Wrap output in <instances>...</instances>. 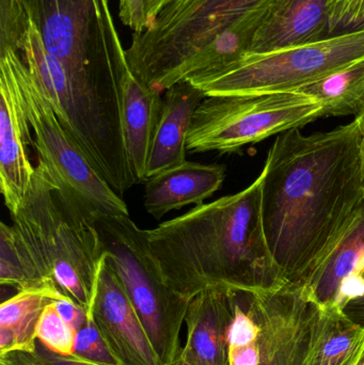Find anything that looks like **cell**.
<instances>
[{"label":"cell","mask_w":364,"mask_h":365,"mask_svg":"<svg viewBox=\"0 0 364 365\" xmlns=\"http://www.w3.org/2000/svg\"><path fill=\"white\" fill-rule=\"evenodd\" d=\"M0 47L19 56L95 168L125 160L128 63L109 0H0Z\"/></svg>","instance_id":"1"},{"label":"cell","mask_w":364,"mask_h":365,"mask_svg":"<svg viewBox=\"0 0 364 365\" xmlns=\"http://www.w3.org/2000/svg\"><path fill=\"white\" fill-rule=\"evenodd\" d=\"M294 92L316 101L323 117H357L364 110V57Z\"/></svg>","instance_id":"21"},{"label":"cell","mask_w":364,"mask_h":365,"mask_svg":"<svg viewBox=\"0 0 364 365\" xmlns=\"http://www.w3.org/2000/svg\"><path fill=\"white\" fill-rule=\"evenodd\" d=\"M263 173L251 185L147 230V245L167 284L192 300L207 287L239 293L286 285L263 229Z\"/></svg>","instance_id":"3"},{"label":"cell","mask_w":364,"mask_h":365,"mask_svg":"<svg viewBox=\"0 0 364 365\" xmlns=\"http://www.w3.org/2000/svg\"><path fill=\"white\" fill-rule=\"evenodd\" d=\"M322 117L321 105L298 92L207 96L192 117L187 151L235 153Z\"/></svg>","instance_id":"9"},{"label":"cell","mask_w":364,"mask_h":365,"mask_svg":"<svg viewBox=\"0 0 364 365\" xmlns=\"http://www.w3.org/2000/svg\"><path fill=\"white\" fill-rule=\"evenodd\" d=\"M331 36L359 30L364 24V0H329Z\"/></svg>","instance_id":"26"},{"label":"cell","mask_w":364,"mask_h":365,"mask_svg":"<svg viewBox=\"0 0 364 365\" xmlns=\"http://www.w3.org/2000/svg\"><path fill=\"white\" fill-rule=\"evenodd\" d=\"M361 132V160H363V173L364 178V110L356 117Z\"/></svg>","instance_id":"34"},{"label":"cell","mask_w":364,"mask_h":365,"mask_svg":"<svg viewBox=\"0 0 364 365\" xmlns=\"http://www.w3.org/2000/svg\"><path fill=\"white\" fill-rule=\"evenodd\" d=\"M31 132L12 85L0 73V190L10 214L25 199L36 171L28 155Z\"/></svg>","instance_id":"13"},{"label":"cell","mask_w":364,"mask_h":365,"mask_svg":"<svg viewBox=\"0 0 364 365\" xmlns=\"http://www.w3.org/2000/svg\"><path fill=\"white\" fill-rule=\"evenodd\" d=\"M360 29H364V24H363V26H361ZM360 29H359V30H360Z\"/></svg>","instance_id":"37"},{"label":"cell","mask_w":364,"mask_h":365,"mask_svg":"<svg viewBox=\"0 0 364 365\" xmlns=\"http://www.w3.org/2000/svg\"><path fill=\"white\" fill-rule=\"evenodd\" d=\"M261 361L258 344L228 349V365H259Z\"/></svg>","instance_id":"29"},{"label":"cell","mask_w":364,"mask_h":365,"mask_svg":"<svg viewBox=\"0 0 364 365\" xmlns=\"http://www.w3.org/2000/svg\"><path fill=\"white\" fill-rule=\"evenodd\" d=\"M343 313L350 321L364 328V296L346 304Z\"/></svg>","instance_id":"32"},{"label":"cell","mask_w":364,"mask_h":365,"mask_svg":"<svg viewBox=\"0 0 364 365\" xmlns=\"http://www.w3.org/2000/svg\"><path fill=\"white\" fill-rule=\"evenodd\" d=\"M58 289L42 287L17 292L0 306V327L13 336V351L36 354V328L47 304L64 297ZM12 351V353H13Z\"/></svg>","instance_id":"22"},{"label":"cell","mask_w":364,"mask_h":365,"mask_svg":"<svg viewBox=\"0 0 364 365\" xmlns=\"http://www.w3.org/2000/svg\"><path fill=\"white\" fill-rule=\"evenodd\" d=\"M262 173L267 247L286 284L301 287L364 204L358 121L308 136L281 133Z\"/></svg>","instance_id":"2"},{"label":"cell","mask_w":364,"mask_h":365,"mask_svg":"<svg viewBox=\"0 0 364 365\" xmlns=\"http://www.w3.org/2000/svg\"><path fill=\"white\" fill-rule=\"evenodd\" d=\"M77 331L66 323L53 306L47 304L38 319L36 339L47 351L56 355L70 357L74 355Z\"/></svg>","instance_id":"24"},{"label":"cell","mask_w":364,"mask_h":365,"mask_svg":"<svg viewBox=\"0 0 364 365\" xmlns=\"http://www.w3.org/2000/svg\"><path fill=\"white\" fill-rule=\"evenodd\" d=\"M301 287L314 304L342 311L363 297L364 204Z\"/></svg>","instance_id":"12"},{"label":"cell","mask_w":364,"mask_h":365,"mask_svg":"<svg viewBox=\"0 0 364 365\" xmlns=\"http://www.w3.org/2000/svg\"><path fill=\"white\" fill-rule=\"evenodd\" d=\"M173 0H145V14H147V24L149 29L154 21L157 19L160 13L171 4ZM145 29V30H147Z\"/></svg>","instance_id":"33"},{"label":"cell","mask_w":364,"mask_h":365,"mask_svg":"<svg viewBox=\"0 0 364 365\" xmlns=\"http://www.w3.org/2000/svg\"><path fill=\"white\" fill-rule=\"evenodd\" d=\"M269 0H173L125 49L132 72L164 94L185 79L194 57L224 28Z\"/></svg>","instance_id":"6"},{"label":"cell","mask_w":364,"mask_h":365,"mask_svg":"<svg viewBox=\"0 0 364 365\" xmlns=\"http://www.w3.org/2000/svg\"><path fill=\"white\" fill-rule=\"evenodd\" d=\"M363 351L364 328L340 309L312 302L305 365H357Z\"/></svg>","instance_id":"19"},{"label":"cell","mask_w":364,"mask_h":365,"mask_svg":"<svg viewBox=\"0 0 364 365\" xmlns=\"http://www.w3.org/2000/svg\"><path fill=\"white\" fill-rule=\"evenodd\" d=\"M87 315L98 326L119 365H164L106 255Z\"/></svg>","instance_id":"11"},{"label":"cell","mask_w":364,"mask_h":365,"mask_svg":"<svg viewBox=\"0 0 364 365\" xmlns=\"http://www.w3.org/2000/svg\"><path fill=\"white\" fill-rule=\"evenodd\" d=\"M0 73L8 77L26 119L34 134L38 160L89 212L130 216L128 204L94 168L66 132L38 81L6 47H0Z\"/></svg>","instance_id":"7"},{"label":"cell","mask_w":364,"mask_h":365,"mask_svg":"<svg viewBox=\"0 0 364 365\" xmlns=\"http://www.w3.org/2000/svg\"><path fill=\"white\" fill-rule=\"evenodd\" d=\"M329 0H275L250 53H269L329 38Z\"/></svg>","instance_id":"17"},{"label":"cell","mask_w":364,"mask_h":365,"mask_svg":"<svg viewBox=\"0 0 364 365\" xmlns=\"http://www.w3.org/2000/svg\"><path fill=\"white\" fill-rule=\"evenodd\" d=\"M121 120L130 171L137 184L147 181L152 141L160 122L164 94L150 88L125 66L121 78Z\"/></svg>","instance_id":"15"},{"label":"cell","mask_w":364,"mask_h":365,"mask_svg":"<svg viewBox=\"0 0 364 365\" xmlns=\"http://www.w3.org/2000/svg\"><path fill=\"white\" fill-rule=\"evenodd\" d=\"M207 98L188 81L171 86L164 93L162 110L147 160V179L187 160V137L192 117Z\"/></svg>","instance_id":"18"},{"label":"cell","mask_w":364,"mask_h":365,"mask_svg":"<svg viewBox=\"0 0 364 365\" xmlns=\"http://www.w3.org/2000/svg\"><path fill=\"white\" fill-rule=\"evenodd\" d=\"M364 57V29L269 53H248L231 66L185 81L207 96L294 92Z\"/></svg>","instance_id":"8"},{"label":"cell","mask_w":364,"mask_h":365,"mask_svg":"<svg viewBox=\"0 0 364 365\" xmlns=\"http://www.w3.org/2000/svg\"><path fill=\"white\" fill-rule=\"evenodd\" d=\"M0 284L14 287L17 292L42 287L58 289L45 280L14 227L4 222L0 225Z\"/></svg>","instance_id":"23"},{"label":"cell","mask_w":364,"mask_h":365,"mask_svg":"<svg viewBox=\"0 0 364 365\" xmlns=\"http://www.w3.org/2000/svg\"><path fill=\"white\" fill-rule=\"evenodd\" d=\"M107 261L119 277L145 332L164 365L181 354V334L192 300L173 291L147 245V230L130 216L92 217Z\"/></svg>","instance_id":"5"},{"label":"cell","mask_w":364,"mask_h":365,"mask_svg":"<svg viewBox=\"0 0 364 365\" xmlns=\"http://www.w3.org/2000/svg\"><path fill=\"white\" fill-rule=\"evenodd\" d=\"M172 365H194L192 364V362H190L189 360L187 359V358L185 357V356L183 355V354H180L179 357H177V359L175 360V364Z\"/></svg>","instance_id":"35"},{"label":"cell","mask_w":364,"mask_h":365,"mask_svg":"<svg viewBox=\"0 0 364 365\" xmlns=\"http://www.w3.org/2000/svg\"><path fill=\"white\" fill-rule=\"evenodd\" d=\"M224 179V165L186 160L147 179L143 206L154 219L160 220L169 212L189 204L202 205L204 200L219 190Z\"/></svg>","instance_id":"16"},{"label":"cell","mask_w":364,"mask_h":365,"mask_svg":"<svg viewBox=\"0 0 364 365\" xmlns=\"http://www.w3.org/2000/svg\"><path fill=\"white\" fill-rule=\"evenodd\" d=\"M0 365H44L36 354L13 351L0 356Z\"/></svg>","instance_id":"31"},{"label":"cell","mask_w":364,"mask_h":365,"mask_svg":"<svg viewBox=\"0 0 364 365\" xmlns=\"http://www.w3.org/2000/svg\"><path fill=\"white\" fill-rule=\"evenodd\" d=\"M237 292L211 287L192 298L181 353L194 365H228L229 326Z\"/></svg>","instance_id":"14"},{"label":"cell","mask_w":364,"mask_h":365,"mask_svg":"<svg viewBox=\"0 0 364 365\" xmlns=\"http://www.w3.org/2000/svg\"><path fill=\"white\" fill-rule=\"evenodd\" d=\"M53 306L66 323L78 332L88 321L87 311L68 296L53 300Z\"/></svg>","instance_id":"28"},{"label":"cell","mask_w":364,"mask_h":365,"mask_svg":"<svg viewBox=\"0 0 364 365\" xmlns=\"http://www.w3.org/2000/svg\"><path fill=\"white\" fill-rule=\"evenodd\" d=\"M11 219L45 280L88 314L105 257L100 234L89 212L41 160Z\"/></svg>","instance_id":"4"},{"label":"cell","mask_w":364,"mask_h":365,"mask_svg":"<svg viewBox=\"0 0 364 365\" xmlns=\"http://www.w3.org/2000/svg\"><path fill=\"white\" fill-rule=\"evenodd\" d=\"M246 295L261 327L259 365H305L312 302L303 287L286 284Z\"/></svg>","instance_id":"10"},{"label":"cell","mask_w":364,"mask_h":365,"mask_svg":"<svg viewBox=\"0 0 364 365\" xmlns=\"http://www.w3.org/2000/svg\"><path fill=\"white\" fill-rule=\"evenodd\" d=\"M119 16L134 34H142L147 28L145 0H119Z\"/></svg>","instance_id":"27"},{"label":"cell","mask_w":364,"mask_h":365,"mask_svg":"<svg viewBox=\"0 0 364 365\" xmlns=\"http://www.w3.org/2000/svg\"><path fill=\"white\" fill-rule=\"evenodd\" d=\"M74 356L93 364L119 365L92 319H88L85 325L77 332Z\"/></svg>","instance_id":"25"},{"label":"cell","mask_w":364,"mask_h":365,"mask_svg":"<svg viewBox=\"0 0 364 365\" xmlns=\"http://www.w3.org/2000/svg\"><path fill=\"white\" fill-rule=\"evenodd\" d=\"M274 1L269 0L251 9L219 32L188 64L185 79L201 71L226 68L250 53L256 32L266 19Z\"/></svg>","instance_id":"20"},{"label":"cell","mask_w":364,"mask_h":365,"mask_svg":"<svg viewBox=\"0 0 364 365\" xmlns=\"http://www.w3.org/2000/svg\"><path fill=\"white\" fill-rule=\"evenodd\" d=\"M36 355L38 356V359L44 365H102L81 359V358L74 355L70 356V357L56 355V354L47 351L38 341H36Z\"/></svg>","instance_id":"30"},{"label":"cell","mask_w":364,"mask_h":365,"mask_svg":"<svg viewBox=\"0 0 364 365\" xmlns=\"http://www.w3.org/2000/svg\"><path fill=\"white\" fill-rule=\"evenodd\" d=\"M357 365H364V351L363 353V356H361L360 360H359L358 364Z\"/></svg>","instance_id":"36"}]
</instances>
